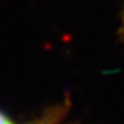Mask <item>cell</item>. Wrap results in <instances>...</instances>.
Here are the masks:
<instances>
[{
    "label": "cell",
    "mask_w": 124,
    "mask_h": 124,
    "mask_svg": "<svg viewBox=\"0 0 124 124\" xmlns=\"http://www.w3.org/2000/svg\"><path fill=\"white\" fill-rule=\"evenodd\" d=\"M0 124H13V123H11L3 113H0Z\"/></svg>",
    "instance_id": "1"
}]
</instances>
